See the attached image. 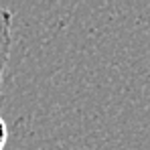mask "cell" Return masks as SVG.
<instances>
[{
  "label": "cell",
  "instance_id": "1",
  "mask_svg": "<svg viewBox=\"0 0 150 150\" xmlns=\"http://www.w3.org/2000/svg\"><path fill=\"white\" fill-rule=\"evenodd\" d=\"M10 47H12V12L4 4H0V83L4 77V69L8 65Z\"/></svg>",
  "mask_w": 150,
  "mask_h": 150
},
{
  "label": "cell",
  "instance_id": "2",
  "mask_svg": "<svg viewBox=\"0 0 150 150\" xmlns=\"http://www.w3.org/2000/svg\"><path fill=\"white\" fill-rule=\"evenodd\" d=\"M6 140H8V126H6V122L0 118V150H4Z\"/></svg>",
  "mask_w": 150,
  "mask_h": 150
}]
</instances>
